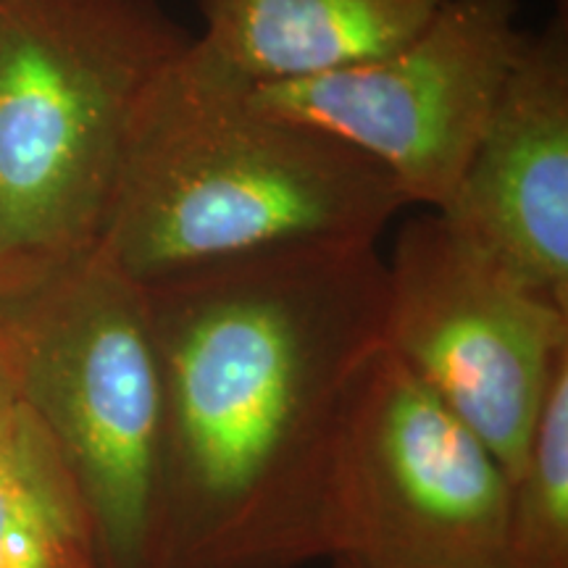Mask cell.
<instances>
[{
  "mask_svg": "<svg viewBox=\"0 0 568 568\" xmlns=\"http://www.w3.org/2000/svg\"><path fill=\"white\" fill-rule=\"evenodd\" d=\"M329 568H351V566H339V564H329Z\"/></svg>",
  "mask_w": 568,
  "mask_h": 568,
  "instance_id": "13",
  "label": "cell"
},
{
  "mask_svg": "<svg viewBox=\"0 0 568 568\" xmlns=\"http://www.w3.org/2000/svg\"><path fill=\"white\" fill-rule=\"evenodd\" d=\"M527 34L518 0H445L382 59L251 84L255 103L347 142L408 205L443 209L497 109Z\"/></svg>",
  "mask_w": 568,
  "mask_h": 568,
  "instance_id": "7",
  "label": "cell"
},
{
  "mask_svg": "<svg viewBox=\"0 0 568 568\" xmlns=\"http://www.w3.org/2000/svg\"><path fill=\"white\" fill-rule=\"evenodd\" d=\"M190 42L159 0H0V305L101 247L140 113Z\"/></svg>",
  "mask_w": 568,
  "mask_h": 568,
  "instance_id": "3",
  "label": "cell"
},
{
  "mask_svg": "<svg viewBox=\"0 0 568 568\" xmlns=\"http://www.w3.org/2000/svg\"><path fill=\"white\" fill-rule=\"evenodd\" d=\"M0 568H109L80 487L27 406L0 445Z\"/></svg>",
  "mask_w": 568,
  "mask_h": 568,
  "instance_id": "10",
  "label": "cell"
},
{
  "mask_svg": "<svg viewBox=\"0 0 568 568\" xmlns=\"http://www.w3.org/2000/svg\"><path fill=\"white\" fill-rule=\"evenodd\" d=\"M445 0H201L205 53L251 84L305 80L393 53Z\"/></svg>",
  "mask_w": 568,
  "mask_h": 568,
  "instance_id": "9",
  "label": "cell"
},
{
  "mask_svg": "<svg viewBox=\"0 0 568 568\" xmlns=\"http://www.w3.org/2000/svg\"><path fill=\"white\" fill-rule=\"evenodd\" d=\"M385 347L514 479L552 374L568 361V311L524 290L432 211L397 234Z\"/></svg>",
  "mask_w": 568,
  "mask_h": 568,
  "instance_id": "6",
  "label": "cell"
},
{
  "mask_svg": "<svg viewBox=\"0 0 568 568\" xmlns=\"http://www.w3.org/2000/svg\"><path fill=\"white\" fill-rule=\"evenodd\" d=\"M435 213L510 280L568 311V11L527 34L458 187Z\"/></svg>",
  "mask_w": 568,
  "mask_h": 568,
  "instance_id": "8",
  "label": "cell"
},
{
  "mask_svg": "<svg viewBox=\"0 0 568 568\" xmlns=\"http://www.w3.org/2000/svg\"><path fill=\"white\" fill-rule=\"evenodd\" d=\"M163 376L161 568H301L355 376L385 345L376 245L142 284Z\"/></svg>",
  "mask_w": 568,
  "mask_h": 568,
  "instance_id": "1",
  "label": "cell"
},
{
  "mask_svg": "<svg viewBox=\"0 0 568 568\" xmlns=\"http://www.w3.org/2000/svg\"><path fill=\"white\" fill-rule=\"evenodd\" d=\"M510 477L385 345L355 376L318 500V558L351 568H510Z\"/></svg>",
  "mask_w": 568,
  "mask_h": 568,
  "instance_id": "5",
  "label": "cell"
},
{
  "mask_svg": "<svg viewBox=\"0 0 568 568\" xmlns=\"http://www.w3.org/2000/svg\"><path fill=\"white\" fill-rule=\"evenodd\" d=\"M21 403L74 477L109 568H161L163 376L142 284L103 247L0 305Z\"/></svg>",
  "mask_w": 568,
  "mask_h": 568,
  "instance_id": "4",
  "label": "cell"
},
{
  "mask_svg": "<svg viewBox=\"0 0 568 568\" xmlns=\"http://www.w3.org/2000/svg\"><path fill=\"white\" fill-rule=\"evenodd\" d=\"M21 408H24V403H21L19 393L17 366H13L9 337H6L3 324H0V445L9 437L11 426L17 424Z\"/></svg>",
  "mask_w": 568,
  "mask_h": 568,
  "instance_id": "12",
  "label": "cell"
},
{
  "mask_svg": "<svg viewBox=\"0 0 568 568\" xmlns=\"http://www.w3.org/2000/svg\"><path fill=\"white\" fill-rule=\"evenodd\" d=\"M510 568H568V361L552 374L521 471L510 479Z\"/></svg>",
  "mask_w": 568,
  "mask_h": 568,
  "instance_id": "11",
  "label": "cell"
},
{
  "mask_svg": "<svg viewBox=\"0 0 568 568\" xmlns=\"http://www.w3.org/2000/svg\"><path fill=\"white\" fill-rule=\"evenodd\" d=\"M372 159L255 103L195 38L134 126L101 247L138 284L303 247L376 245L406 209Z\"/></svg>",
  "mask_w": 568,
  "mask_h": 568,
  "instance_id": "2",
  "label": "cell"
}]
</instances>
